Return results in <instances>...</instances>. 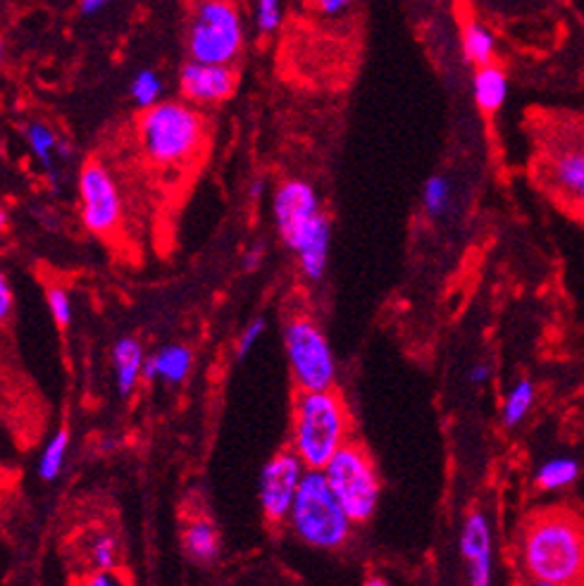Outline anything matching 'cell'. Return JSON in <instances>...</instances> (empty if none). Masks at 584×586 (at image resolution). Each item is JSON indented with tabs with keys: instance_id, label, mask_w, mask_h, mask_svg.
<instances>
[{
	"instance_id": "6da1fadb",
	"label": "cell",
	"mask_w": 584,
	"mask_h": 586,
	"mask_svg": "<svg viewBox=\"0 0 584 586\" xmlns=\"http://www.w3.org/2000/svg\"><path fill=\"white\" fill-rule=\"evenodd\" d=\"M517 550L527 579L584 586V517L580 513L561 506L532 513Z\"/></svg>"
},
{
	"instance_id": "7a4b0ae2",
	"label": "cell",
	"mask_w": 584,
	"mask_h": 586,
	"mask_svg": "<svg viewBox=\"0 0 584 586\" xmlns=\"http://www.w3.org/2000/svg\"><path fill=\"white\" fill-rule=\"evenodd\" d=\"M206 139V117L189 100H160L158 106L141 110L137 120V141L143 158L162 170L191 165Z\"/></svg>"
},
{
	"instance_id": "3957f363",
	"label": "cell",
	"mask_w": 584,
	"mask_h": 586,
	"mask_svg": "<svg viewBox=\"0 0 584 586\" xmlns=\"http://www.w3.org/2000/svg\"><path fill=\"white\" fill-rule=\"evenodd\" d=\"M350 441V413L337 389L298 391L291 413V450L308 470H323Z\"/></svg>"
},
{
	"instance_id": "277c9868",
	"label": "cell",
	"mask_w": 584,
	"mask_h": 586,
	"mask_svg": "<svg viewBox=\"0 0 584 586\" xmlns=\"http://www.w3.org/2000/svg\"><path fill=\"white\" fill-rule=\"evenodd\" d=\"M287 523L300 542L317 550H339L354 534V520L329 489L323 470H306Z\"/></svg>"
},
{
	"instance_id": "5b68a950",
	"label": "cell",
	"mask_w": 584,
	"mask_h": 586,
	"mask_svg": "<svg viewBox=\"0 0 584 586\" xmlns=\"http://www.w3.org/2000/svg\"><path fill=\"white\" fill-rule=\"evenodd\" d=\"M246 43V29L234 0H196L189 17V60L206 64H234Z\"/></svg>"
},
{
	"instance_id": "8992f818",
	"label": "cell",
	"mask_w": 584,
	"mask_h": 586,
	"mask_svg": "<svg viewBox=\"0 0 584 586\" xmlns=\"http://www.w3.org/2000/svg\"><path fill=\"white\" fill-rule=\"evenodd\" d=\"M323 475L354 525L373 520L382 498V481L373 456L363 444L348 441L342 446L323 467Z\"/></svg>"
},
{
	"instance_id": "52a82bcc",
	"label": "cell",
	"mask_w": 584,
	"mask_h": 586,
	"mask_svg": "<svg viewBox=\"0 0 584 586\" xmlns=\"http://www.w3.org/2000/svg\"><path fill=\"white\" fill-rule=\"evenodd\" d=\"M284 350L298 391H325L337 384V360L323 327L310 315L294 312L284 322Z\"/></svg>"
},
{
	"instance_id": "ba28073f",
	"label": "cell",
	"mask_w": 584,
	"mask_h": 586,
	"mask_svg": "<svg viewBox=\"0 0 584 586\" xmlns=\"http://www.w3.org/2000/svg\"><path fill=\"white\" fill-rule=\"evenodd\" d=\"M77 191L83 229L100 239L112 237L122 225L125 203L108 165L96 158L83 162L77 179Z\"/></svg>"
},
{
	"instance_id": "9c48e42d",
	"label": "cell",
	"mask_w": 584,
	"mask_h": 586,
	"mask_svg": "<svg viewBox=\"0 0 584 586\" xmlns=\"http://www.w3.org/2000/svg\"><path fill=\"white\" fill-rule=\"evenodd\" d=\"M273 215L279 239L294 254L317 229L331 225L323 210L320 196L306 179H287L279 183L273 198Z\"/></svg>"
},
{
	"instance_id": "30bf717a",
	"label": "cell",
	"mask_w": 584,
	"mask_h": 586,
	"mask_svg": "<svg viewBox=\"0 0 584 586\" xmlns=\"http://www.w3.org/2000/svg\"><path fill=\"white\" fill-rule=\"evenodd\" d=\"M308 467L291 448H284L265 463L260 481H258V500L267 525H281L289 520L294 498L298 494L300 479H304Z\"/></svg>"
},
{
	"instance_id": "8fae6325",
	"label": "cell",
	"mask_w": 584,
	"mask_h": 586,
	"mask_svg": "<svg viewBox=\"0 0 584 586\" xmlns=\"http://www.w3.org/2000/svg\"><path fill=\"white\" fill-rule=\"evenodd\" d=\"M239 72L234 64H206L187 60L179 70V91L196 108L220 106L237 93Z\"/></svg>"
},
{
	"instance_id": "7c38bea8",
	"label": "cell",
	"mask_w": 584,
	"mask_h": 586,
	"mask_svg": "<svg viewBox=\"0 0 584 586\" xmlns=\"http://www.w3.org/2000/svg\"><path fill=\"white\" fill-rule=\"evenodd\" d=\"M461 556L465 560L467 584H494V537L489 517L482 510H471L461 529Z\"/></svg>"
},
{
	"instance_id": "4fadbf2b",
	"label": "cell",
	"mask_w": 584,
	"mask_h": 586,
	"mask_svg": "<svg viewBox=\"0 0 584 586\" xmlns=\"http://www.w3.org/2000/svg\"><path fill=\"white\" fill-rule=\"evenodd\" d=\"M24 141L31 150L33 160L39 162L41 170L46 172L50 187H60V172L58 162L72 158V143L50 127L46 120H29L22 129Z\"/></svg>"
},
{
	"instance_id": "5bb4252c",
	"label": "cell",
	"mask_w": 584,
	"mask_h": 586,
	"mask_svg": "<svg viewBox=\"0 0 584 586\" xmlns=\"http://www.w3.org/2000/svg\"><path fill=\"white\" fill-rule=\"evenodd\" d=\"M548 181L584 215V146H567L551 158Z\"/></svg>"
},
{
	"instance_id": "9a60e30c",
	"label": "cell",
	"mask_w": 584,
	"mask_h": 586,
	"mask_svg": "<svg viewBox=\"0 0 584 586\" xmlns=\"http://www.w3.org/2000/svg\"><path fill=\"white\" fill-rule=\"evenodd\" d=\"M194 365V354L181 344H170L158 348L154 356H148L143 377L150 381L167 384V387H179L189 377Z\"/></svg>"
},
{
	"instance_id": "2e32d148",
	"label": "cell",
	"mask_w": 584,
	"mask_h": 586,
	"mask_svg": "<svg viewBox=\"0 0 584 586\" xmlns=\"http://www.w3.org/2000/svg\"><path fill=\"white\" fill-rule=\"evenodd\" d=\"M146 360L148 358L139 339L125 337L112 346V373H115L117 391L122 396H131L133 389L139 387V381L143 379Z\"/></svg>"
},
{
	"instance_id": "e0dca14e",
	"label": "cell",
	"mask_w": 584,
	"mask_h": 586,
	"mask_svg": "<svg viewBox=\"0 0 584 586\" xmlns=\"http://www.w3.org/2000/svg\"><path fill=\"white\" fill-rule=\"evenodd\" d=\"M508 75L501 64L492 62L477 67L473 72V98L479 112L484 115H496L508 100Z\"/></svg>"
},
{
	"instance_id": "ac0fdd59",
	"label": "cell",
	"mask_w": 584,
	"mask_h": 586,
	"mask_svg": "<svg viewBox=\"0 0 584 586\" xmlns=\"http://www.w3.org/2000/svg\"><path fill=\"white\" fill-rule=\"evenodd\" d=\"M496 50H498V41L487 24L479 20H467L463 24L461 53L465 64H471L473 70L484 64H492L496 62Z\"/></svg>"
},
{
	"instance_id": "d6986e66",
	"label": "cell",
	"mask_w": 584,
	"mask_h": 586,
	"mask_svg": "<svg viewBox=\"0 0 584 586\" xmlns=\"http://www.w3.org/2000/svg\"><path fill=\"white\" fill-rule=\"evenodd\" d=\"M220 532L206 517H198L184 529V550L194 563L210 565L220 556Z\"/></svg>"
},
{
	"instance_id": "ffe728a7",
	"label": "cell",
	"mask_w": 584,
	"mask_h": 586,
	"mask_svg": "<svg viewBox=\"0 0 584 586\" xmlns=\"http://www.w3.org/2000/svg\"><path fill=\"white\" fill-rule=\"evenodd\" d=\"M329 246H331V225L315 231L313 237L296 250L298 267L308 281H323L329 262Z\"/></svg>"
},
{
	"instance_id": "44dd1931",
	"label": "cell",
	"mask_w": 584,
	"mask_h": 586,
	"mask_svg": "<svg viewBox=\"0 0 584 586\" xmlns=\"http://www.w3.org/2000/svg\"><path fill=\"white\" fill-rule=\"evenodd\" d=\"M580 473L582 465L577 458L556 456L544 460L537 467V473H534V484H537L542 491H561L573 487V484L580 479Z\"/></svg>"
},
{
	"instance_id": "7402d4cb",
	"label": "cell",
	"mask_w": 584,
	"mask_h": 586,
	"mask_svg": "<svg viewBox=\"0 0 584 586\" xmlns=\"http://www.w3.org/2000/svg\"><path fill=\"white\" fill-rule=\"evenodd\" d=\"M534 400H537V387H534V381L527 377L517 379L504 396V406H501V420H504V427L508 429L521 427L529 417Z\"/></svg>"
},
{
	"instance_id": "603a6c76",
	"label": "cell",
	"mask_w": 584,
	"mask_h": 586,
	"mask_svg": "<svg viewBox=\"0 0 584 586\" xmlns=\"http://www.w3.org/2000/svg\"><path fill=\"white\" fill-rule=\"evenodd\" d=\"M67 456H70V431L62 427L43 446V454L39 458V477L43 481H56L65 470Z\"/></svg>"
},
{
	"instance_id": "cb8c5ba5",
	"label": "cell",
	"mask_w": 584,
	"mask_h": 586,
	"mask_svg": "<svg viewBox=\"0 0 584 586\" xmlns=\"http://www.w3.org/2000/svg\"><path fill=\"white\" fill-rule=\"evenodd\" d=\"M454 200V187L446 175H429L423 183V208L432 220H442L451 210Z\"/></svg>"
},
{
	"instance_id": "d4e9b609",
	"label": "cell",
	"mask_w": 584,
	"mask_h": 586,
	"mask_svg": "<svg viewBox=\"0 0 584 586\" xmlns=\"http://www.w3.org/2000/svg\"><path fill=\"white\" fill-rule=\"evenodd\" d=\"M162 93H165V81L156 70H150V67L139 70L129 81V98L141 110L158 106L162 100Z\"/></svg>"
},
{
	"instance_id": "484cf974",
	"label": "cell",
	"mask_w": 584,
	"mask_h": 586,
	"mask_svg": "<svg viewBox=\"0 0 584 586\" xmlns=\"http://www.w3.org/2000/svg\"><path fill=\"white\" fill-rule=\"evenodd\" d=\"M91 570H117L120 565V544L108 532H98L87 542Z\"/></svg>"
},
{
	"instance_id": "4316f807",
	"label": "cell",
	"mask_w": 584,
	"mask_h": 586,
	"mask_svg": "<svg viewBox=\"0 0 584 586\" xmlns=\"http://www.w3.org/2000/svg\"><path fill=\"white\" fill-rule=\"evenodd\" d=\"M46 300H48V310H50V315H53L56 325L60 329L70 327L72 325V317H75L70 291H67L65 287H58V284H53V287L46 289Z\"/></svg>"
},
{
	"instance_id": "83f0119b",
	"label": "cell",
	"mask_w": 584,
	"mask_h": 586,
	"mask_svg": "<svg viewBox=\"0 0 584 586\" xmlns=\"http://www.w3.org/2000/svg\"><path fill=\"white\" fill-rule=\"evenodd\" d=\"M281 24V0H256V29L260 33H275Z\"/></svg>"
},
{
	"instance_id": "f1b7e54d",
	"label": "cell",
	"mask_w": 584,
	"mask_h": 586,
	"mask_svg": "<svg viewBox=\"0 0 584 586\" xmlns=\"http://www.w3.org/2000/svg\"><path fill=\"white\" fill-rule=\"evenodd\" d=\"M265 329H267V322L263 320V317H256L254 322L246 325V329L239 334V339H237V356L239 358H246L250 350H254V346L263 339Z\"/></svg>"
},
{
	"instance_id": "f546056e",
	"label": "cell",
	"mask_w": 584,
	"mask_h": 586,
	"mask_svg": "<svg viewBox=\"0 0 584 586\" xmlns=\"http://www.w3.org/2000/svg\"><path fill=\"white\" fill-rule=\"evenodd\" d=\"M77 586H133L120 570H89Z\"/></svg>"
},
{
	"instance_id": "4dcf8cb0",
	"label": "cell",
	"mask_w": 584,
	"mask_h": 586,
	"mask_svg": "<svg viewBox=\"0 0 584 586\" xmlns=\"http://www.w3.org/2000/svg\"><path fill=\"white\" fill-rule=\"evenodd\" d=\"M14 308V294H12V284L8 275L0 270V325L8 322V317L12 315Z\"/></svg>"
},
{
	"instance_id": "1f68e13d",
	"label": "cell",
	"mask_w": 584,
	"mask_h": 586,
	"mask_svg": "<svg viewBox=\"0 0 584 586\" xmlns=\"http://www.w3.org/2000/svg\"><path fill=\"white\" fill-rule=\"evenodd\" d=\"M356 3H358V0H313L315 10L320 12L323 17H342L350 8H354Z\"/></svg>"
},
{
	"instance_id": "d6a6232c",
	"label": "cell",
	"mask_w": 584,
	"mask_h": 586,
	"mask_svg": "<svg viewBox=\"0 0 584 586\" xmlns=\"http://www.w3.org/2000/svg\"><path fill=\"white\" fill-rule=\"evenodd\" d=\"M492 379V367L487 362H475L471 365V370H467V381L473 384V387H484Z\"/></svg>"
},
{
	"instance_id": "836d02e7",
	"label": "cell",
	"mask_w": 584,
	"mask_h": 586,
	"mask_svg": "<svg viewBox=\"0 0 584 586\" xmlns=\"http://www.w3.org/2000/svg\"><path fill=\"white\" fill-rule=\"evenodd\" d=\"M108 3H110V0H81L79 8H81V14L93 17V14H98L100 10H103Z\"/></svg>"
},
{
	"instance_id": "e575fe53",
	"label": "cell",
	"mask_w": 584,
	"mask_h": 586,
	"mask_svg": "<svg viewBox=\"0 0 584 586\" xmlns=\"http://www.w3.org/2000/svg\"><path fill=\"white\" fill-rule=\"evenodd\" d=\"M265 193V179H256L254 183H250V198H260Z\"/></svg>"
},
{
	"instance_id": "d590c367",
	"label": "cell",
	"mask_w": 584,
	"mask_h": 586,
	"mask_svg": "<svg viewBox=\"0 0 584 586\" xmlns=\"http://www.w3.org/2000/svg\"><path fill=\"white\" fill-rule=\"evenodd\" d=\"M360 586H392V582H389V579H384V577H379V575H373V577H367Z\"/></svg>"
},
{
	"instance_id": "8d00e7d4",
	"label": "cell",
	"mask_w": 584,
	"mask_h": 586,
	"mask_svg": "<svg viewBox=\"0 0 584 586\" xmlns=\"http://www.w3.org/2000/svg\"><path fill=\"white\" fill-rule=\"evenodd\" d=\"M258 262H260V248L250 250L248 258H246V267H248V270H254V267H258Z\"/></svg>"
},
{
	"instance_id": "74e56055",
	"label": "cell",
	"mask_w": 584,
	"mask_h": 586,
	"mask_svg": "<svg viewBox=\"0 0 584 586\" xmlns=\"http://www.w3.org/2000/svg\"><path fill=\"white\" fill-rule=\"evenodd\" d=\"M8 227H10V215L0 208V237H3V234L8 231Z\"/></svg>"
},
{
	"instance_id": "f35d334b",
	"label": "cell",
	"mask_w": 584,
	"mask_h": 586,
	"mask_svg": "<svg viewBox=\"0 0 584 586\" xmlns=\"http://www.w3.org/2000/svg\"><path fill=\"white\" fill-rule=\"evenodd\" d=\"M6 64V39H3V31H0V70H3Z\"/></svg>"
},
{
	"instance_id": "ab89813d",
	"label": "cell",
	"mask_w": 584,
	"mask_h": 586,
	"mask_svg": "<svg viewBox=\"0 0 584 586\" xmlns=\"http://www.w3.org/2000/svg\"><path fill=\"white\" fill-rule=\"evenodd\" d=\"M523 586H563V584H551V582H540V579H527Z\"/></svg>"
}]
</instances>
